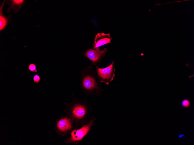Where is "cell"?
Masks as SVG:
<instances>
[{"mask_svg": "<svg viewBox=\"0 0 194 145\" xmlns=\"http://www.w3.org/2000/svg\"><path fill=\"white\" fill-rule=\"evenodd\" d=\"M72 95L71 101L64 103L66 107L64 111L78 129L87 123L93 109L87 99L75 98L73 93Z\"/></svg>", "mask_w": 194, "mask_h": 145, "instance_id": "cell-1", "label": "cell"}, {"mask_svg": "<svg viewBox=\"0 0 194 145\" xmlns=\"http://www.w3.org/2000/svg\"><path fill=\"white\" fill-rule=\"evenodd\" d=\"M91 65L86 66L81 71L80 88L87 96H99L104 89Z\"/></svg>", "mask_w": 194, "mask_h": 145, "instance_id": "cell-2", "label": "cell"}, {"mask_svg": "<svg viewBox=\"0 0 194 145\" xmlns=\"http://www.w3.org/2000/svg\"><path fill=\"white\" fill-rule=\"evenodd\" d=\"M96 120V118L93 116L80 128L72 130L69 134L70 136L64 140V143L79 145L84 137L89 133Z\"/></svg>", "mask_w": 194, "mask_h": 145, "instance_id": "cell-3", "label": "cell"}, {"mask_svg": "<svg viewBox=\"0 0 194 145\" xmlns=\"http://www.w3.org/2000/svg\"><path fill=\"white\" fill-rule=\"evenodd\" d=\"M95 73L101 82L108 85L112 81L115 76V69L114 62L109 66L103 68H100L97 66L96 67Z\"/></svg>", "mask_w": 194, "mask_h": 145, "instance_id": "cell-4", "label": "cell"}, {"mask_svg": "<svg viewBox=\"0 0 194 145\" xmlns=\"http://www.w3.org/2000/svg\"><path fill=\"white\" fill-rule=\"evenodd\" d=\"M76 129L71 119L66 116L56 121L55 130L60 135L65 136Z\"/></svg>", "mask_w": 194, "mask_h": 145, "instance_id": "cell-5", "label": "cell"}, {"mask_svg": "<svg viewBox=\"0 0 194 145\" xmlns=\"http://www.w3.org/2000/svg\"><path fill=\"white\" fill-rule=\"evenodd\" d=\"M107 50L104 48L101 50L99 47L88 49L85 52L86 56L92 62V64L96 65L100 63Z\"/></svg>", "mask_w": 194, "mask_h": 145, "instance_id": "cell-6", "label": "cell"}, {"mask_svg": "<svg viewBox=\"0 0 194 145\" xmlns=\"http://www.w3.org/2000/svg\"><path fill=\"white\" fill-rule=\"evenodd\" d=\"M112 39L109 34L97 33L94 38L93 48H98L107 44L111 43Z\"/></svg>", "mask_w": 194, "mask_h": 145, "instance_id": "cell-7", "label": "cell"}, {"mask_svg": "<svg viewBox=\"0 0 194 145\" xmlns=\"http://www.w3.org/2000/svg\"><path fill=\"white\" fill-rule=\"evenodd\" d=\"M25 2L22 0H9L7 1L9 5L8 12L13 10L15 13L18 12L22 7Z\"/></svg>", "mask_w": 194, "mask_h": 145, "instance_id": "cell-8", "label": "cell"}, {"mask_svg": "<svg viewBox=\"0 0 194 145\" xmlns=\"http://www.w3.org/2000/svg\"><path fill=\"white\" fill-rule=\"evenodd\" d=\"M3 1L0 6V31H1L8 24L9 16L6 17L4 16L2 13V8L4 5V2Z\"/></svg>", "mask_w": 194, "mask_h": 145, "instance_id": "cell-9", "label": "cell"}, {"mask_svg": "<svg viewBox=\"0 0 194 145\" xmlns=\"http://www.w3.org/2000/svg\"><path fill=\"white\" fill-rule=\"evenodd\" d=\"M28 69L32 72H37V70L36 69V65L33 63L30 64L28 67Z\"/></svg>", "mask_w": 194, "mask_h": 145, "instance_id": "cell-10", "label": "cell"}, {"mask_svg": "<svg viewBox=\"0 0 194 145\" xmlns=\"http://www.w3.org/2000/svg\"><path fill=\"white\" fill-rule=\"evenodd\" d=\"M181 104L183 107L187 108L190 106V102L188 100L185 99L182 101Z\"/></svg>", "mask_w": 194, "mask_h": 145, "instance_id": "cell-11", "label": "cell"}, {"mask_svg": "<svg viewBox=\"0 0 194 145\" xmlns=\"http://www.w3.org/2000/svg\"><path fill=\"white\" fill-rule=\"evenodd\" d=\"M41 79L40 76L38 74H35L33 78V80L34 82L38 83L40 82Z\"/></svg>", "mask_w": 194, "mask_h": 145, "instance_id": "cell-12", "label": "cell"}, {"mask_svg": "<svg viewBox=\"0 0 194 145\" xmlns=\"http://www.w3.org/2000/svg\"><path fill=\"white\" fill-rule=\"evenodd\" d=\"M184 136V134H180V135H179L178 136V137L179 138H180L182 137H183Z\"/></svg>", "mask_w": 194, "mask_h": 145, "instance_id": "cell-13", "label": "cell"}]
</instances>
